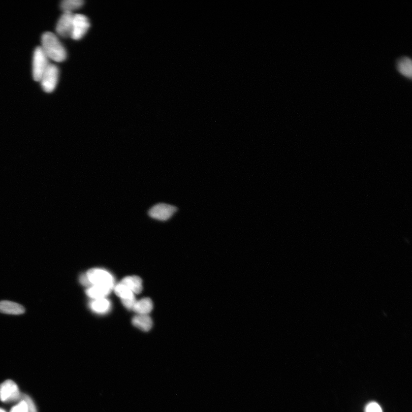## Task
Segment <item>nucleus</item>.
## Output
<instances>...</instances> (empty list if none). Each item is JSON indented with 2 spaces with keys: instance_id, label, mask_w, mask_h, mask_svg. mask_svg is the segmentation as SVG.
<instances>
[{
  "instance_id": "obj_1",
  "label": "nucleus",
  "mask_w": 412,
  "mask_h": 412,
  "mask_svg": "<svg viewBox=\"0 0 412 412\" xmlns=\"http://www.w3.org/2000/svg\"><path fill=\"white\" fill-rule=\"evenodd\" d=\"M49 59L56 62H63L66 58V52L64 46L54 33L47 32L41 37V46Z\"/></svg>"
},
{
  "instance_id": "obj_2",
  "label": "nucleus",
  "mask_w": 412,
  "mask_h": 412,
  "mask_svg": "<svg viewBox=\"0 0 412 412\" xmlns=\"http://www.w3.org/2000/svg\"><path fill=\"white\" fill-rule=\"evenodd\" d=\"M87 276L92 285H101L114 289L115 280L113 276L107 271L98 268L92 269L88 271Z\"/></svg>"
},
{
  "instance_id": "obj_3",
  "label": "nucleus",
  "mask_w": 412,
  "mask_h": 412,
  "mask_svg": "<svg viewBox=\"0 0 412 412\" xmlns=\"http://www.w3.org/2000/svg\"><path fill=\"white\" fill-rule=\"evenodd\" d=\"M50 64L49 59L40 47L34 51L33 60V77L36 82H40L42 75Z\"/></svg>"
},
{
  "instance_id": "obj_4",
  "label": "nucleus",
  "mask_w": 412,
  "mask_h": 412,
  "mask_svg": "<svg viewBox=\"0 0 412 412\" xmlns=\"http://www.w3.org/2000/svg\"><path fill=\"white\" fill-rule=\"evenodd\" d=\"M59 69L57 66L49 64L42 75L40 82L46 93H51L55 90L58 82Z\"/></svg>"
},
{
  "instance_id": "obj_5",
  "label": "nucleus",
  "mask_w": 412,
  "mask_h": 412,
  "mask_svg": "<svg viewBox=\"0 0 412 412\" xmlns=\"http://www.w3.org/2000/svg\"><path fill=\"white\" fill-rule=\"evenodd\" d=\"M20 398L19 387L12 380H6L0 384V400L2 402H14Z\"/></svg>"
},
{
  "instance_id": "obj_6",
  "label": "nucleus",
  "mask_w": 412,
  "mask_h": 412,
  "mask_svg": "<svg viewBox=\"0 0 412 412\" xmlns=\"http://www.w3.org/2000/svg\"><path fill=\"white\" fill-rule=\"evenodd\" d=\"M177 207L165 203H159L151 207L149 211V216L153 219L166 221L170 220L177 212Z\"/></svg>"
},
{
  "instance_id": "obj_7",
  "label": "nucleus",
  "mask_w": 412,
  "mask_h": 412,
  "mask_svg": "<svg viewBox=\"0 0 412 412\" xmlns=\"http://www.w3.org/2000/svg\"><path fill=\"white\" fill-rule=\"evenodd\" d=\"M90 27L88 17L80 14L73 15L71 37L75 40H80L85 35Z\"/></svg>"
},
{
  "instance_id": "obj_8",
  "label": "nucleus",
  "mask_w": 412,
  "mask_h": 412,
  "mask_svg": "<svg viewBox=\"0 0 412 412\" xmlns=\"http://www.w3.org/2000/svg\"><path fill=\"white\" fill-rule=\"evenodd\" d=\"M73 15L72 13L65 12L59 19L56 31L60 36L64 38L71 36Z\"/></svg>"
},
{
  "instance_id": "obj_9",
  "label": "nucleus",
  "mask_w": 412,
  "mask_h": 412,
  "mask_svg": "<svg viewBox=\"0 0 412 412\" xmlns=\"http://www.w3.org/2000/svg\"><path fill=\"white\" fill-rule=\"evenodd\" d=\"M26 312L22 305L9 301L0 302V313L10 315H21Z\"/></svg>"
},
{
  "instance_id": "obj_10",
  "label": "nucleus",
  "mask_w": 412,
  "mask_h": 412,
  "mask_svg": "<svg viewBox=\"0 0 412 412\" xmlns=\"http://www.w3.org/2000/svg\"><path fill=\"white\" fill-rule=\"evenodd\" d=\"M92 311L98 315H105L110 311L111 302L106 298L93 299L90 304Z\"/></svg>"
},
{
  "instance_id": "obj_11",
  "label": "nucleus",
  "mask_w": 412,
  "mask_h": 412,
  "mask_svg": "<svg viewBox=\"0 0 412 412\" xmlns=\"http://www.w3.org/2000/svg\"><path fill=\"white\" fill-rule=\"evenodd\" d=\"M396 68L399 72L406 78L411 79L412 76V62L410 58L403 56L397 60Z\"/></svg>"
},
{
  "instance_id": "obj_12",
  "label": "nucleus",
  "mask_w": 412,
  "mask_h": 412,
  "mask_svg": "<svg viewBox=\"0 0 412 412\" xmlns=\"http://www.w3.org/2000/svg\"><path fill=\"white\" fill-rule=\"evenodd\" d=\"M112 288L101 285H93L86 290V294L92 299L105 298L111 293Z\"/></svg>"
},
{
  "instance_id": "obj_13",
  "label": "nucleus",
  "mask_w": 412,
  "mask_h": 412,
  "mask_svg": "<svg viewBox=\"0 0 412 412\" xmlns=\"http://www.w3.org/2000/svg\"><path fill=\"white\" fill-rule=\"evenodd\" d=\"M120 284L125 285L133 294H139L143 290L142 280L139 277H126Z\"/></svg>"
},
{
  "instance_id": "obj_14",
  "label": "nucleus",
  "mask_w": 412,
  "mask_h": 412,
  "mask_svg": "<svg viewBox=\"0 0 412 412\" xmlns=\"http://www.w3.org/2000/svg\"><path fill=\"white\" fill-rule=\"evenodd\" d=\"M153 303L149 298H144L136 301L132 311L139 315H149L152 312Z\"/></svg>"
},
{
  "instance_id": "obj_15",
  "label": "nucleus",
  "mask_w": 412,
  "mask_h": 412,
  "mask_svg": "<svg viewBox=\"0 0 412 412\" xmlns=\"http://www.w3.org/2000/svg\"><path fill=\"white\" fill-rule=\"evenodd\" d=\"M133 325L143 332H149L153 326V320L149 315H137L132 319Z\"/></svg>"
},
{
  "instance_id": "obj_16",
  "label": "nucleus",
  "mask_w": 412,
  "mask_h": 412,
  "mask_svg": "<svg viewBox=\"0 0 412 412\" xmlns=\"http://www.w3.org/2000/svg\"><path fill=\"white\" fill-rule=\"evenodd\" d=\"M84 1L82 0H64L61 2V7L64 13H72L74 10L82 7Z\"/></svg>"
},
{
  "instance_id": "obj_17",
  "label": "nucleus",
  "mask_w": 412,
  "mask_h": 412,
  "mask_svg": "<svg viewBox=\"0 0 412 412\" xmlns=\"http://www.w3.org/2000/svg\"><path fill=\"white\" fill-rule=\"evenodd\" d=\"M114 289L116 295L121 299L135 297L134 294L124 285L119 283L115 286Z\"/></svg>"
},
{
  "instance_id": "obj_18",
  "label": "nucleus",
  "mask_w": 412,
  "mask_h": 412,
  "mask_svg": "<svg viewBox=\"0 0 412 412\" xmlns=\"http://www.w3.org/2000/svg\"><path fill=\"white\" fill-rule=\"evenodd\" d=\"M10 412H28L26 401L23 400L21 401L18 404L12 408Z\"/></svg>"
},
{
  "instance_id": "obj_19",
  "label": "nucleus",
  "mask_w": 412,
  "mask_h": 412,
  "mask_svg": "<svg viewBox=\"0 0 412 412\" xmlns=\"http://www.w3.org/2000/svg\"><path fill=\"white\" fill-rule=\"evenodd\" d=\"M22 400L26 401L27 403L28 412H37L36 407L35 406L33 400L29 396L26 395V394H24Z\"/></svg>"
},
{
  "instance_id": "obj_20",
  "label": "nucleus",
  "mask_w": 412,
  "mask_h": 412,
  "mask_svg": "<svg viewBox=\"0 0 412 412\" xmlns=\"http://www.w3.org/2000/svg\"><path fill=\"white\" fill-rule=\"evenodd\" d=\"M122 304L124 305L125 307L129 311H132L133 306H134L135 303L136 302V298L135 297H133L131 298L121 299Z\"/></svg>"
},
{
  "instance_id": "obj_21",
  "label": "nucleus",
  "mask_w": 412,
  "mask_h": 412,
  "mask_svg": "<svg viewBox=\"0 0 412 412\" xmlns=\"http://www.w3.org/2000/svg\"><path fill=\"white\" fill-rule=\"evenodd\" d=\"M365 412H382V411L378 403H371L366 406Z\"/></svg>"
},
{
  "instance_id": "obj_22",
  "label": "nucleus",
  "mask_w": 412,
  "mask_h": 412,
  "mask_svg": "<svg viewBox=\"0 0 412 412\" xmlns=\"http://www.w3.org/2000/svg\"><path fill=\"white\" fill-rule=\"evenodd\" d=\"M79 281L81 284L83 285V286H86V287H91L92 285L88 278L86 274H83L81 275V276L79 278Z\"/></svg>"
},
{
  "instance_id": "obj_23",
  "label": "nucleus",
  "mask_w": 412,
  "mask_h": 412,
  "mask_svg": "<svg viewBox=\"0 0 412 412\" xmlns=\"http://www.w3.org/2000/svg\"><path fill=\"white\" fill-rule=\"evenodd\" d=\"M0 412H6L4 410H3L2 409H1V408H0Z\"/></svg>"
}]
</instances>
